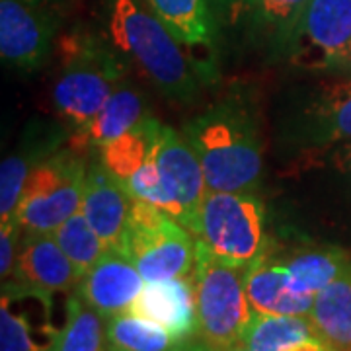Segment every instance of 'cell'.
I'll return each mask as SVG.
<instances>
[{
  "label": "cell",
  "instance_id": "obj_1",
  "mask_svg": "<svg viewBox=\"0 0 351 351\" xmlns=\"http://www.w3.org/2000/svg\"><path fill=\"white\" fill-rule=\"evenodd\" d=\"M104 38L164 98L191 104L215 69L189 55L145 0H106Z\"/></svg>",
  "mask_w": 351,
  "mask_h": 351
},
{
  "label": "cell",
  "instance_id": "obj_2",
  "mask_svg": "<svg viewBox=\"0 0 351 351\" xmlns=\"http://www.w3.org/2000/svg\"><path fill=\"white\" fill-rule=\"evenodd\" d=\"M199 158L209 191H256L263 143L258 119L242 98L215 101L182 129Z\"/></svg>",
  "mask_w": 351,
  "mask_h": 351
},
{
  "label": "cell",
  "instance_id": "obj_3",
  "mask_svg": "<svg viewBox=\"0 0 351 351\" xmlns=\"http://www.w3.org/2000/svg\"><path fill=\"white\" fill-rule=\"evenodd\" d=\"M61 51L53 108L69 133H76L98 115L115 86L125 80L129 64L104 34H73L64 38Z\"/></svg>",
  "mask_w": 351,
  "mask_h": 351
},
{
  "label": "cell",
  "instance_id": "obj_4",
  "mask_svg": "<svg viewBox=\"0 0 351 351\" xmlns=\"http://www.w3.org/2000/svg\"><path fill=\"white\" fill-rule=\"evenodd\" d=\"M193 281L197 338L215 351L242 348L244 334L256 314L246 293V267L217 260L197 240V265Z\"/></svg>",
  "mask_w": 351,
  "mask_h": 351
},
{
  "label": "cell",
  "instance_id": "obj_5",
  "mask_svg": "<svg viewBox=\"0 0 351 351\" xmlns=\"http://www.w3.org/2000/svg\"><path fill=\"white\" fill-rule=\"evenodd\" d=\"M193 237L217 260L248 267L269 246L265 205L254 191H207Z\"/></svg>",
  "mask_w": 351,
  "mask_h": 351
},
{
  "label": "cell",
  "instance_id": "obj_6",
  "mask_svg": "<svg viewBox=\"0 0 351 351\" xmlns=\"http://www.w3.org/2000/svg\"><path fill=\"white\" fill-rule=\"evenodd\" d=\"M119 252L133 262L145 283L193 276L197 265V240L188 228L137 197Z\"/></svg>",
  "mask_w": 351,
  "mask_h": 351
},
{
  "label": "cell",
  "instance_id": "obj_7",
  "mask_svg": "<svg viewBox=\"0 0 351 351\" xmlns=\"http://www.w3.org/2000/svg\"><path fill=\"white\" fill-rule=\"evenodd\" d=\"M88 158L71 145L61 147L27 178L14 219L24 232L53 234L66 219L80 211Z\"/></svg>",
  "mask_w": 351,
  "mask_h": 351
},
{
  "label": "cell",
  "instance_id": "obj_8",
  "mask_svg": "<svg viewBox=\"0 0 351 351\" xmlns=\"http://www.w3.org/2000/svg\"><path fill=\"white\" fill-rule=\"evenodd\" d=\"M279 131L287 145L304 151L351 141V78H328L306 88L283 115Z\"/></svg>",
  "mask_w": 351,
  "mask_h": 351
},
{
  "label": "cell",
  "instance_id": "obj_9",
  "mask_svg": "<svg viewBox=\"0 0 351 351\" xmlns=\"http://www.w3.org/2000/svg\"><path fill=\"white\" fill-rule=\"evenodd\" d=\"M287 61L302 71H350L351 0H311Z\"/></svg>",
  "mask_w": 351,
  "mask_h": 351
},
{
  "label": "cell",
  "instance_id": "obj_10",
  "mask_svg": "<svg viewBox=\"0 0 351 351\" xmlns=\"http://www.w3.org/2000/svg\"><path fill=\"white\" fill-rule=\"evenodd\" d=\"M55 38V20L43 4L0 0V57L16 73L29 75L43 66Z\"/></svg>",
  "mask_w": 351,
  "mask_h": 351
},
{
  "label": "cell",
  "instance_id": "obj_11",
  "mask_svg": "<svg viewBox=\"0 0 351 351\" xmlns=\"http://www.w3.org/2000/svg\"><path fill=\"white\" fill-rule=\"evenodd\" d=\"M53 295L2 281L0 351H53L59 328L53 324Z\"/></svg>",
  "mask_w": 351,
  "mask_h": 351
},
{
  "label": "cell",
  "instance_id": "obj_12",
  "mask_svg": "<svg viewBox=\"0 0 351 351\" xmlns=\"http://www.w3.org/2000/svg\"><path fill=\"white\" fill-rule=\"evenodd\" d=\"M154 158L160 182L176 207L174 219L195 234L201 203L209 191L197 154L184 135L162 125Z\"/></svg>",
  "mask_w": 351,
  "mask_h": 351
},
{
  "label": "cell",
  "instance_id": "obj_13",
  "mask_svg": "<svg viewBox=\"0 0 351 351\" xmlns=\"http://www.w3.org/2000/svg\"><path fill=\"white\" fill-rule=\"evenodd\" d=\"M133 199L135 197L127 189L125 182L94 154L88 160L80 211L86 215L88 223L94 226L110 250H121Z\"/></svg>",
  "mask_w": 351,
  "mask_h": 351
},
{
  "label": "cell",
  "instance_id": "obj_14",
  "mask_svg": "<svg viewBox=\"0 0 351 351\" xmlns=\"http://www.w3.org/2000/svg\"><path fill=\"white\" fill-rule=\"evenodd\" d=\"M145 287V279L121 252L108 250L76 283V295L106 320L127 313Z\"/></svg>",
  "mask_w": 351,
  "mask_h": 351
},
{
  "label": "cell",
  "instance_id": "obj_15",
  "mask_svg": "<svg viewBox=\"0 0 351 351\" xmlns=\"http://www.w3.org/2000/svg\"><path fill=\"white\" fill-rule=\"evenodd\" d=\"M162 326L176 341L197 336V304L193 276L145 283L127 311Z\"/></svg>",
  "mask_w": 351,
  "mask_h": 351
},
{
  "label": "cell",
  "instance_id": "obj_16",
  "mask_svg": "<svg viewBox=\"0 0 351 351\" xmlns=\"http://www.w3.org/2000/svg\"><path fill=\"white\" fill-rule=\"evenodd\" d=\"M10 279L22 287L45 295L69 291L78 283L75 265L64 256L55 237L47 232L22 234L18 260Z\"/></svg>",
  "mask_w": 351,
  "mask_h": 351
},
{
  "label": "cell",
  "instance_id": "obj_17",
  "mask_svg": "<svg viewBox=\"0 0 351 351\" xmlns=\"http://www.w3.org/2000/svg\"><path fill=\"white\" fill-rule=\"evenodd\" d=\"M149 115V106L141 90L127 80H121L101 106L98 115L86 127L69 135L71 147L84 154H98L104 147L138 125Z\"/></svg>",
  "mask_w": 351,
  "mask_h": 351
},
{
  "label": "cell",
  "instance_id": "obj_18",
  "mask_svg": "<svg viewBox=\"0 0 351 351\" xmlns=\"http://www.w3.org/2000/svg\"><path fill=\"white\" fill-rule=\"evenodd\" d=\"M63 133L55 127L39 123L27 129L20 147L8 154L0 166V221H10L16 215L27 178L39 162L61 149Z\"/></svg>",
  "mask_w": 351,
  "mask_h": 351
},
{
  "label": "cell",
  "instance_id": "obj_19",
  "mask_svg": "<svg viewBox=\"0 0 351 351\" xmlns=\"http://www.w3.org/2000/svg\"><path fill=\"white\" fill-rule=\"evenodd\" d=\"M246 293L254 313L311 316L314 297L293 291L283 265L265 252L246 267Z\"/></svg>",
  "mask_w": 351,
  "mask_h": 351
},
{
  "label": "cell",
  "instance_id": "obj_20",
  "mask_svg": "<svg viewBox=\"0 0 351 351\" xmlns=\"http://www.w3.org/2000/svg\"><path fill=\"white\" fill-rule=\"evenodd\" d=\"M311 0H248L252 36L269 59H287L297 27Z\"/></svg>",
  "mask_w": 351,
  "mask_h": 351
},
{
  "label": "cell",
  "instance_id": "obj_21",
  "mask_svg": "<svg viewBox=\"0 0 351 351\" xmlns=\"http://www.w3.org/2000/svg\"><path fill=\"white\" fill-rule=\"evenodd\" d=\"M277 262L283 265L293 291L313 297L339 277L351 274V256L336 246H304Z\"/></svg>",
  "mask_w": 351,
  "mask_h": 351
},
{
  "label": "cell",
  "instance_id": "obj_22",
  "mask_svg": "<svg viewBox=\"0 0 351 351\" xmlns=\"http://www.w3.org/2000/svg\"><path fill=\"white\" fill-rule=\"evenodd\" d=\"M186 47L215 49L217 20L209 0H145Z\"/></svg>",
  "mask_w": 351,
  "mask_h": 351
},
{
  "label": "cell",
  "instance_id": "obj_23",
  "mask_svg": "<svg viewBox=\"0 0 351 351\" xmlns=\"http://www.w3.org/2000/svg\"><path fill=\"white\" fill-rule=\"evenodd\" d=\"M160 133H162V123L156 117L149 115L138 125L112 141L108 147H104L96 156L119 180L127 182L143 164L154 158Z\"/></svg>",
  "mask_w": 351,
  "mask_h": 351
},
{
  "label": "cell",
  "instance_id": "obj_24",
  "mask_svg": "<svg viewBox=\"0 0 351 351\" xmlns=\"http://www.w3.org/2000/svg\"><path fill=\"white\" fill-rule=\"evenodd\" d=\"M316 332L338 351H351V274L314 297L311 311Z\"/></svg>",
  "mask_w": 351,
  "mask_h": 351
},
{
  "label": "cell",
  "instance_id": "obj_25",
  "mask_svg": "<svg viewBox=\"0 0 351 351\" xmlns=\"http://www.w3.org/2000/svg\"><path fill=\"white\" fill-rule=\"evenodd\" d=\"M320 336L311 316L254 314L244 334L242 348L252 351H285L301 339Z\"/></svg>",
  "mask_w": 351,
  "mask_h": 351
},
{
  "label": "cell",
  "instance_id": "obj_26",
  "mask_svg": "<svg viewBox=\"0 0 351 351\" xmlns=\"http://www.w3.org/2000/svg\"><path fill=\"white\" fill-rule=\"evenodd\" d=\"M53 351H108V320L75 293Z\"/></svg>",
  "mask_w": 351,
  "mask_h": 351
},
{
  "label": "cell",
  "instance_id": "obj_27",
  "mask_svg": "<svg viewBox=\"0 0 351 351\" xmlns=\"http://www.w3.org/2000/svg\"><path fill=\"white\" fill-rule=\"evenodd\" d=\"M53 237L59 242L64 256L75 265L78 281L100 262L106 252L110 250L100 234L94 230V226L88 223L86 215L82 211L66 219L63 225L53 232Z\"/></svg>",
  "mask_w": 351,
  "mask_h": 351
},
{
  "label": "cell",
  "instance_id": "obj_28",
  "mask_svg": "<svg viewBox=\"0 0 351 351\" xmlns=\"http://www.w3.org/2000/svg\"><path fill=\"white\" fill-rule=\"evenodd\" d=\"M176 339L151 320L121 313L108 318V351H168Z\"/></svg>",
  "mask_w": 351,
  "mask_h": 351
},
{
  "label": "cell",
  "instance_id": "obj_29",
  "mask_svg": "<svg viewBox=\"0 0 351 351\" xmlns=\"http://www.w3.org/2000/svg\"><path fill=\"white\" fill-rule=\"evenodd\" d=\"M22 234H24V230L18 225L16 219L2 221V225H0V277H2V281L12 277L20 244H22Z\"/></svg>",
  "mask_w": 351,
  "mask_h": 351
},
{
  "label": "cell",
  "instance_id": "obj_30",
  "mask_svg": "<svg viewBox=\"0 0 351 351\" xmlns=\"http://www.w3.org/2000/svg\"><path fill=\"white\" fill-rule=\"evenodd\" d=\"M215 20L221 22H234L239 16L246 14L248 0H209Z\"/></svg>",
  "mask_w": 351,
  "mask_h": 351
},
{
  "label": "cell",
  "instance_id": "obj_31",
  "mask_svg": "<svg viewBox=\"0 0 351 351\" xmlns=\"http://www.w3.org/2000/svg\"><path fill=\"white\" fill-rule=\"evenodd\" d=\"M330 160L336 166L338 172L348 176L351 180V141L339 143L338 147H336V151L332 152V158Z\"/></svg>",
  "mask_w": 351,
  "mask_h": 351
},
{
  "label": "cell",
  "instance_id": "obj_32",
  "mask_svg": "<svg viewBox=\"0 0 351 351\" xmlns=\"http://www.w3.org/2000/svg\"><path fill=\"white\" fill-rule=\"evenodd\" d=\"M285 351H338L336 348H332L326 339L320 338V336H313V338L301 339L297 343H293L291 348Z\"/></svg>",
  "mask_w": 351,
  "mask_h": 351
},
{
  "label": "cell",
  "instance_id": "obj_33",
  "mask_svg": "<svg viewBox=\"0 0 351 351\" xmlns=\"http://www.w3.org/2000/svg\"><path fill=\"white\" fill-rule=\"evenodd\" d=\"M168 351H215L211 350L203 339H199L197 336L195 338L184 339V341H176L174 346Z\"/></svg>",
  "mask_w": 351,
  "mask_h": 351
},
{
  "label": "cell",
  "instance_id": "obj_34",
  "mask_svg": "<svg viewBox=\"0 0 351 351\" xmlns=\"http://www.w3.org/2000/svg\"><path fill=\"white\" fill-rule=\"evenodd\" d=\"M25 2H32V4H47V2H53V0H25Z\"/></svg>",
  "mask_w": 351,
  "mask_h": 351
},
{
  "label": "cell",
  "instance_id": "obj_35",
  "mask_svg": "<svg viewBox=\"0 0 351 351\" xmlns=\"http://www.w3.org/2000/svg\"><path fill=\"white\" fill-rule=\"evenodd\" d=\"M234 351H252V350H246V348H239V350H234Z\"/></svg>",
  "mask_w": 351,
  "mask_h": 351
}]
</instances>
